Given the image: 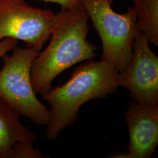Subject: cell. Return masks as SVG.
Instances as JSON below:
<instances>
[{
    "instance_id": "obj_1",
    "label": "cell",
    "mask_w": 158,
    "mask_h": 158,
    "mask_svg": "<svg viewBox=\"0 0 158 158\" xmlns=\"http://www.w3.org/2000/svg\"><path fill=\"white\" fill-rule=\"evenodd\" d=\"M89 19L85 9L62 10L55 14L50 42L31 67V81L36 94L42 96L49 90L53 80L65 70L96 56L97 46L87 38Z\"/></svg>"
},
{
    "instance_id": "obj_2",
    "label": "cell",
    "mask_w": 158,
    "mask_h": 158,
    "mask_svg": "<svg viewBox=\"0 0 158 158\" xmlns=\"http://www.w3.org/2000/svg\"><path fill=\"white\" fill-rule=\"evenodd\" d=\"M118 72L104 61L89 60L74 69L70 79L64 84L42 95L48 102L50 120L46 138L56 139L67 126L76 121L80 108L86 102L106 98L116 91Z\"/></svg>"
},
{
    "instance_id": "obj_3",
    "label": "cell",
    "mask_w": 158,
    "mask_h": 158,
    "mask_svg": "<svg viewBox=\"0 0 158 158\" xmlns=\"http://www.w3.org/2000/svg\"><path fill=\"white\" fill-rule=\"evenodd\" d=\"M2 57L0 70V99L18 113L40 125H47L49 110L36 97L31 81V67L40 52L30 48L12 50Z\"/></svg>"
},
{
    "instance_id": "obj_4",
    "label": "cell",
    "mask_w": 158,
    "mask_h": 158,
    "mask_svg": "<svg viewBox=\"0 0 158 158\" xmlns=\"http://www.w3.org/2000/svg\"><path fill=\"white\" fill-rule=\"evenodd\" d=\"M102 40L101 60L113 66L119 73L130 64L132 45L137 33V14L128 6L125 14L111 8L107 0H80Z\"/></svg>"
},
{
    "instance_id": "obj_5",
    "label": "cell",
    "mask_w": 158,
    "mask_h": 158,
    "mask_svg": "<svg viewBox=\"0 0 158 158\" xmlns=\"http://www.w3.org/2000/svg\"><path fill=\"white\" fill-rule=\"evenodd\" d=\"M55 14L29 6L25 0H0V40H22L40 52L50 39Z\"/></svg>"
},
{
    "instance_id": "obj_6",
    "label": "cell",
    "mask_w": 158,
    "mask_h": 158,
    "mask_svg": "<svg viewBox=\"0 0 158 158\" xmlns=\"http://www.w3.org/2000/svg\"><path fill=\"white\" fill-rule=\"evenodd\" d=\"M117 85L128 89L136 102L158 104V57L149 48V40L137 32L129 66L117 74Z\"/></svg>"
},
{
    "instance_id": "obj_7",
    "label": "cell",
    "mask_w": 158,
    "mask_h": 158,
    "mask_svg": "<svg viewBox=\"0 0 158 158\" xmlns=\"http://www.w3.org/2000/svg\"><path fill=\"white\" fill-rule=\"evenodd\" d=\"M124 115L130 143L128 153L119 158H150L158 144V104L130 102Z\"/></svg>"
},
{
    "instance_id": "obj_8",
    "label": "cell",
    "mask_w": 158,
    "mask_h": 158,
    "mask_svg": "<svg viewBox=\"0 0 158 158\" xmlns=\"http://www.w3.org/2000/svg\"><path fill=\"white\" fill-rule=\"evenodd\" d=\"M36 140L37 135L23 124L19 115L0 99V158H10L17 142Z\"/></svg>"
},
{
    "instance_id": "obj_9",
    "label": "cell",
    "mask_w": 158,
    "mask_h": 158,
    "mask_svg": "<svg viewBox=\"0 0 158 158\" xmlns=\"http://www.w3.org/2000/svg\"><path fill=\"white\" fill-rule=\"evenodd\" d=\"M137 14L136 29L149 43L158 46V0H132Z\"/></svg>"
},
{
    "instance_id": "obj_10",
    "label": "cell",
    "mask_w": 158,
    "mask_h": 158,
    "mask_svg": "<svg viewBox=\"0 0 158 158\" xmlns=\"http://www.w3.org/2000/svg\"><path fill=\"white\" fill-rule=\"evenodd\" d=\"M44 158L45 156L39 149L34 147L32 142H17L11 148L10 158Z\"/></svg>"
},
{
    "instance_id": "obj_11",
    "label": "cell",
    "mask_w": 158,
    "mask_h": 158,
    "mask_svg": "<svg viewBox=\"0 0 158 158\" xmlns=\"http://www.w3.org/2000/svg\"><path fill=\"white\" fill-rule=\"evenodd\" d=\"M57 4L61 6L62 10L76 11L83 10L84 8L80 0H40Z\"/></svg>"
},
{
    "instance_id": "obj_12",
    "label": "cell",
    "mask_w": 158,
    "mask_h": 158,
    "mask_svg": "<svg viewBox=\"0 0 158 158\" xmlns=\"http://www.w3.org/2000/svg\"><path fill=\"white\" fill-rule=\"evenodd\" d=\"M18 40L13 38H5L0 40V59L17 45Z\"/></svg>"
},
{
    "instance_id": "obj_13",
    "label": "cell",
    "mask_w": 158,
    "mask_h": 158,
    "mask_svg": "<svg viewBox=\"0 0 158 158\" xmlns=\"http://www.w3.org/2000/svg\"><path fill=\"white\" fill-rule=\"evenodd\" d=\"M107 1L111 5V4L113 3V0H107Z\"/></svg>"
}]
</instances>
